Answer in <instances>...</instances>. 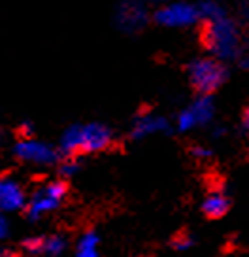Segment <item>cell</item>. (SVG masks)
<instances>
[{"instance_id":"3","label":"cell","mask_w":249,"mask_h":257,"mask_svg":"<svg viewBox=\"0 0 249 257\" xmlns=\"http://www.w3.org/2000/svg\"><path fill=\"white\" fill-rule=\"evenodd\" d=\"M189 80L202 95H211L226 80V68L213 57H202L189 64Z\"/></svg>"},{"instance_id":"16","label":"cell","mask_w":249,"mask_h":257,"mask_svg":"<svg viewBox=\"0 0 249 257\" xmlns=\"http://www.w3.org/2000/svg\"><path fill=\"white\" fill-rule=\"evenodd\" d=\"M172 246L176 249H187L193 246V238H189V236H176Z\"/></svg>"},{"instance_id":"17","label":"cell","mask_w":249,"mask_h":257,"mask_svg":"<svg viewBox=\"0 0 249 257\" xmlns=\"http://www.w3.org/2000/svg\"><path fill=\"white\" fill-rule=\"evenodd\" d=\"M76 170H78V163H76V161H68V163H65V165H63L61 172H63L65 176H72Z\"/></svg>"},{"instance_id":"6","label":"cell","mask_w":249,"mask_h":257,"mask_svg":"<svg viewBox=\"0 0 249 257\" xmlns=\"http://www.w3.org/2000/svg\"><path fill=\"white\" fill-rule=\"evenodd\" d=\"M215 112V106L209 95H202L200 98H196L193 104L189 108H185L183 112L179 113V119H177V127L181 131H189V128L202 125V123H208L213 117Z\"/></svg>"},{"instance_id":"2","label":"cell","mask_w":249,"mask_h":257,"mask_svg":"<svg viewBox=\"0 0 249 257\" xmlns=\"http://www.w3.org/2000/svg\"><path fill=\"white\" fill-rule=\"evenodd\" d=\"M204 44L217 61H232L240 57V32L236 23L228 17L206 23Z\"/></svg>"},{"instance_id":"10","label":"cell","mask_w":249,"mask_h":257,"mask_svg":"<svg viewBox=\"0 0 249 257\" xmlns=\"http://www.w3.org/2000/svg\"><path fill=\"white\" fill-rule=\"evenodd\" d=\"M147 14L142 4H123L119 10V23L123 29H132L136 31L145 23Z\"/></svg>"},{"instance_id":"11","label":"cell","mask_w":249,"mask_h":257,"mask_svg":"<svg viewBox=\"0 0 249 257\" xmlns=\"http://www.w3.org/2000/svg\"><path fill=\"white\" fill-rule=\"evenodd\" d=\"M168 128V121L162 119V117H155V115H144L136 121L132 135L134 138H142L153 133H159V131H166Z\"/></svg>"},{"instance_id":"18","label":"cell","mask_w":249,"mask_h":257,"mask_svg":"<svg viewBox=\"0 0 249 257\" xmlns=\"http://www.w3.org/2000/svg\"><path fill=\"white\" fill-rule=\"evenodd\" d=\"M6 234H8V221H6L4 214L0 212V238H4Z\"/></svg>"},{"instance_id":"7","label":"cell","mask_w":249,"mask_h":257,"mask_svg":"<svg viewBox=\"0 0 249 257\" xmlns=\"http://www.w3.org/2000/svg\"><path fill=\"white\" fill-rule=\"evenodd\" d=\"M16 155L23 161H33V163H40V165H51L57 161V152L51 146L33 140V138H25L21 142L16 144Z\"/></svg>"},{"instance_id":"4","label":"cell","mask_w":249,"mask_h":257,"mask_svg":"<svg viewBox=\"0 0 249 257\" xmlns=\"http://www.w3.org/2000/svg\"><path fill=\"white\" fill-rule=\"evenodd\" d=\"M68 193V185L65 182H51L46 187H42L34 193V197L29 202V208H27V214L31 219H38L44 214H48L51 210H55L63 199Z\"/></svg>"},{"instance_id":"8","label":"cell","mask_w":249,"mask_h":257,"mask_svg":"<svg viewBox=\"0 0 249 257\" xmlns=\"http://www.w3.org/2000/svg\"><path fill=\"white\" fill-rule=\"evenodd\" d=\"M25 206V191L14 180H0V210L16 212Z\"/></svg>"},{"instance_id":"20","label":"cell","mask_w":249,"mask_h":257,"mask_svg":"<svg viewBox=\"0 0 249 257\" xmlns=\"http://www.w3.org/2000/svg\"><path fill=\"white\" fill-rule=\"evenodd\" d=\"M238 61H240V66H241V68L249 70V49H247V51H243V53H240Z\"/></svg>"},{"instance_id":"5","label":"cell","mask_w":249,"mask_h":257,"mask_svg":"<svg viewBox=\"0 0 249 257\" xmlns=\"http://www.w3.org/2000/svg\"><path fill=\"white\" fill-rule=\"evenodd\" d=\"M155 17L159 23L166 27H187V25L196 23L200 19V14H198V6L187 4V2H176L159 10Z\"/></svg>"},{"instance_id":"9","label":"cell","mask_w":249,"mask_h":257,"mask_svg":"<svg viewBox=\"0 0 249 257\" xmlns=\"http://www.w3.org/2000/svg\"><path fill=\"white\" fill-rule=\"evenodd\" d=\"M230 208V201L225 193L221 191H213L209 193L208 197L202 202V212L206 217H211V219H217V217H223Z\"/></svg>"},{"instance_id":"19","label":"cell","mask_w":249,"mask_h":257,"mask_svg":"<svg viewBox=\"0 0 249 257\" xmlns=\"http://www.w3.org/2000/svg\"><path fill=\"white\" fill-rule=\"evenodd\" d=\"M191 152H193L194 157H209V155H211V152H209V150H206V148H200V146L193 148Z\"/></svg>"},{"instance_id":"1","label":"cell","mask_w":249,"mask_h":257,"mask_svg":"<svg viewBox=\"0 0 249 257\" xmlns=\"http://www.w3.org/2000/svg\"><path fill=\"white\" fill-rule=\"evenodd\" d=\"M112 131L102 123H87V125H72L65 131L61 138V152L74 157L78 153L102 152L112 144Z\"/></svg>"},{"instance_id":"13","label":"cell","mask_w":249,"mask_h":257,"mask_svg":"<svg viewBox=\"0 0 249 257\" xmlns=\"http://www.w3.org/2000/svg\"><path fill=\"white\" fill-rule=\"evenodd\" d=\"M198 14H200V17L206 19V21H215V19L226 17L225 10L221 8L217 2H204V4H198Z\"/></svg>"},{"instance_id":"21","label":"cell","mask_w":249,"mask_h":257,"mask_svg":"<svg viewBox=\"0 0 249 257\" xmlns=\"http://www.w3.org/2000/svg\"><path fill=\"white\" fill-rule=\"evenodd\" d=\"M243 127L249 131V106L245 108V112H243Z\"/></svg>"},{"instance_id":"15","label":"cell","mask_w":249,"mask_h":257,"mask_svg":"<svg viewBox=\"0 0 249 257\" xmlns=\"http://www.w3.org/2000/svg\"><path fill=\"white\" fill-rule=\"evenodd\" d=\"M25 249L29 251V253H42L44 251V238L42 236H34V238H27L25 240Z\"/></svg>"},{"instance_id":"12","label":"cell","mask_w":249,"mask_h":257,"mask_svg":"<svg viewBox=\"0 0 249 257\" xmlns=\"http://www.w3.org/2000/svg\"><path fill=\"white\" fill-rule=\"evenodd\" d=\"M98 246V234L93 231H87L78 242V249H76V257H98L97 251Z\"/></svg>"},{"instance_id":"14","label":"cell","mask_w":249,"mask_h":257,"mask_svg":"<svg viewBox=\"0 0 249 257\" xmlns=\"http://www.w3.org/2000/svg\"><path fill=\"white\" fill-rule=\"evenodd\" d=\"M66 240L63 236H44V253L48 255H61L65 251Z\"/></svg>"}]
</instances>
